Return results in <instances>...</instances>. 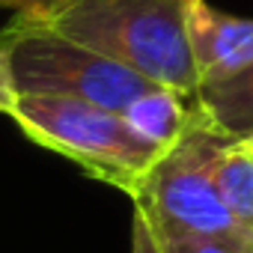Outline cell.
Wrapping results in <instances>:
<instances>
[{"label": "cell", "mask_w": 253, "mask_h": 253, "mask_svg": "<svg viewBox=\"0 0 253 253\" xmlns=\"http://www.w3.org/2000/svg\"><path fill=\"white\" fill-rule=\"evenodd\" d=\"M197 0H30L18 12L140 78L197 95L188 18Z\"/></svg>", "instance_id": "cell-1"}, {"label": "cell", "mask_w": 253, "mask_h": 253, "mask_svg": "<svg viewBox=\"0 0 253 253\" xmlns=\"http://www.w3.org/2000/svg\"><path fill=\"white\" fill-rule=\"evenodd\" d=\"M9 119L27 140L69 158L86 176L131 200L164 155L146 143L122 113L69 95H18Z\"/></svg>", "instance_id": "cell-2"}, {"label": "cell", "mask_w": 253, "mask_h": 253, "mask_svg": "<svg viewBox=\"0 0 253 253\" xmlns=\"http://www.w3.org/2000/svg\"><path fill=\"white\" fill-rule=\"evenodd\" d=\"M0 54L18 95H69L122 113L137 95L158 86L21 12L0 30Z\"/></svg>", "instance_id": "cell-3"}, {"label": "cell", "mask_w": 253, "mask_h": 253, "mask_svg": "<svg viewBox=\"0 0 253 253\" xmlns=\"http://www.w3.org/2000/svg\"><path fill=\"white\" fill-rule=\"evenodd\" d=\"M226 143L229 137L220 134L200 110V122L149 170L134 197V209L164 232L241 235L217 188V158Z\"/></svg>", "instance_id": "cell-4"}, {"label": "cell", "mask_w": 253, "mask_h": 253, "mask_svg": "<svg viewBox=\"0 0 253 253\" xmlns=\"http://www.w3.org/2000/svg\"><path fill=\"white\" fill-rule=\"evenodd\" d=\"M188 39L200 86L217 84L253 63V21L226 15L209 0H197L191 6Z\"/></svg>", "instance_id": "cell-5"}, {"label": "cell", "mask_w": 253, "mask_h": 253, "mask_svg": "<svg viewBox=\"0 0 253 253\" xmlns=\"http://www.w3.org/2000/svg\"><path fill=\"white\" fill-rule=\"evenodd\" d=\"M122 116L146 143L167 152L200 122V107L194 98L176 89L152 86L125 107Z\"/></svg>", "instance_id": "cell-6"}, {"label": "cell", "mask_w": 253, "mask_h": 253, "mask_svg": "<svg viewBox=\"0 0 253 253\" xmlns=\"http://www.w3.org/2000/svg\"><path fill=\"white\" fill-rule=\"evenodd\" d=\"M194 101L200 104L203 116L229 140H241L253 134V63L241 72L200 86Z\"/></svg>", "instance_id": "cell-7"}, {"label": "cell", "mask_w": 253, "mask_h": 253, "mask_svg": "<svg viewBox=\"0 0 253 253\" xmlns=\"http://www.w3.org/2000/svg\"><path fill=\"white\" fill-rule=\"evenodd\" d=\"M217 188L220 200L235 223V229L253 241V140H229L217 158Z\"/></svg>", "instance_id": "cell-8"}, {"label": "cell", "mask_w": 253, "mask_h": 253, "mask_svg": "<svg viewBox=\"0 0 253 253\" xmlns=\"http://www.w3.org/2000/svg\"><path fill=\"white\" fill-rule=\"evenodd\" d=\"M164 253H253V241L244 235H194L155 229Z\"/></svg>", "instance_id": "cell-9"}, {"label": "cell", "mask_w": 253, "mask_h": 253, "mask_svg": "<svg viewBox=\"0 0 253 253\" xmlns=\"http://www.w3.org/2000/svg\"><path fill=\"white\" fill-rule=\"evenodd\" d=\"M131 253H164L155 235V226L149 223V217L140 209H134L131 214Z\"/></svg>", "instance_id": "cell-10"}, {"label": "cell", "mask_w": 253, "mask_h": 253, "mask_svg": "<svg viewBox=\"0 0 253 253\" xmlns=\"http://www.w3.org/2000/svg\"><path fill=\"white\" fill-rule=\"evenodd\" d=\"M15 98H18V92H15V86H12L9 66H6L3 54H0V113H6V116H9V110H12Z\"/></svg>", "instance_id": "cell-11"}, {"label": "cell", "mask_w": 253, "mask_h": 253, "mask_svg": "<svg viewBox=\"0 0 253 253\" xmlns=\"http://www.w3.org/2000/svg\"><path fill=\"white\" fill-rule=\"evenodd\" d=\"M24 3H30V0H0V6H24Z\"/></svg>", "instance_id": "cell-12"}, {"label": "cell", "mask_w": 253, "mask_h": 253, "mask_svg": "<svg viewBox=\"0 0 253 253\" xmlns=\"http://www.w3.org/2000/svg\"><path fill=\"white\" fill-rule=\"evenodd\" d=\"M250 140H253V134H250Z\"/></svg>", "instance_id": "cell-13"}]
</instances>
